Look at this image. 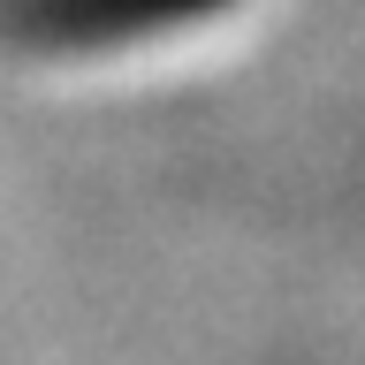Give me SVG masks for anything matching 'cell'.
I'll return each mask as SVG.
<instances>
[{"label":"cell","mask_w":365,"mask_h":365,"mask_svg":"<svg viewBox=\"0 0 365 365\" xmlns=\"http://www.w3.org/2000/svg\"><path fill=\"white\" fill-rule=\"evenodd\" d=\"M228 0H0V38L16 46H122L175 23H205Z\"/></svg>","instance_id":"cell-1"}]
</instances>
